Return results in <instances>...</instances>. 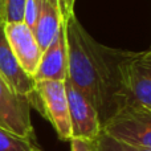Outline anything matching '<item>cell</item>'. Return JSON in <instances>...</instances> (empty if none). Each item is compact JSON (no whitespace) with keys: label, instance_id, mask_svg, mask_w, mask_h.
Here are the masks:
<instances>
[{"label":"cell","instance_id":"obj_1","mask_svg":"<svg viewBox=\"0 0 151 151\" xmlns=\"http://www.w3.org/2000/svg\"><path fill=\"white\" fill-rule=\"evenodd\" d=\"M64 24L68 45L66 80L96 107L102 123L119 106L121 66L130 50L99 44L74 13Z\"/></svg>","mask_w":151,"mask_h":151},{"label":"cell","instance_id":"obj_2","mask_svg":"<svg viewBox=\"0 0 151 151\" xmlns=\"http://www.w3.org/2000/svg\"><path fill=\"white\" fill-rule=\"evenodd\" d=\"M101 133L123 143L151 149V109L137 105L118 107L102 122Z\"/></svg>","mask_w":151,"mask_h":151},{"label":"cell","instance_id":"obj_3","mask_svg":"<svg viewBox=\"0 0 151 151\" xmlns=\"http://www.w3.org/2000/svg\"><path fill=\"white\" fill-rule=\"evenodd\" d=\"M31 107L37 109L53 126L61 141L72 139L70 117L65 81H36L35 91L28 97Z\"/></svg>","mask_w":151,"mask_h":151},{"label":"cell","instance_id":"obj_4","mask_svg":"<svg viewBox=\"0 0 151 151\" xmlns=\"http://www.w3.org/2000/svg\"><path fill=\"white\" fill-rule=\"evenodd\" d=\"M125 105L151 109V49L130 52L122 63L118 107Z\"/></svg>","mask_w":151,"mask_h":151},{"label":"cell","instance_id":"obj_5","mask_svg":"<svg viewBox=\"0 0 151 151\" xmlns=\"http://www.w3.org/2000/svg\"><path fill=\"white\" fill-rule=\"evenodd\" d=\"M31 109L28 97L13 91L0 76V127L33 141Z\"/></svg>","mask_w":151,"mask_h":151},{"label":"cell","instance_id":"obj_6","mask_svg":"<svg viewBox=\"0 0 151 151\" xmlns=\"http://www.w3.org/2000/svg\"><path fill=\"white\" fill-rule=\"evenodd\" d=\"M65 90L70 117L72 138L96 141L101 133L102 126L98 111L68 80H65Z\"/></svg>","mask_w":151,"mask_h":151},{"label":"cell","instance_id":"obj_7","mask_svg":"<svg viewBox=\"0 0 151 151\" xmlns=\"http://www.w3.org/2000/svg\"><path fill=\"white\" fill-rule=\"evenodd\" d=\"M5 39L23 70L31 77L36 73L42 55L35 33L24 21L3 24Z\"/></svg>","mask_w":151,"mask_h":151},{"label":"cell","instance_id":"obj_8","mask_svg":"<svg viewBox=\"0 0 151 151\" xmlns=\"http://www.w3.org/2000/svg\"><path fill=\"white\" fill-rule=\"evenodd\" d=\"M68 76V45L65 24L60 27L57 35L47 49L42 50L40 64L33 76L35 81H65Z\"/></svg>","mask_w":151,"mask_h":151},{"label":"cell","instance_id":"obj_9","mask_svg":"<svg viewBox=\"0 0 151 151\" xmlns=\"http://www.w3.org/2000/svg\"><path fill=\"white\" fill-rule=\"evenodd\" d=\"M0 76L20 96L29 97L35 91L36 81L27 74L17 63L5 39L3 24H0Z\"/></svg>","mask_w":151,"mask_h":151},{"label":"cell","instance_id":"obj_10","mask_svg":"<svg viewBox=\"0 0 151 151\" xmlns=\"http://www.w3.org/2000/svg\"><path fill=\"white\" fill-rule=\"evenodd\" d=\"M64 20L61 16L58 0H40V9L33 33L42 50L47 49L57 35Z\"/></svg>","mask_w":151,"mask_h":151},{"label":"cell","instance_id":"obj_11","mask_svg":"<svg viewBox=\"0 0 151 151\" xmlns=\"http://www.w3.org/2000/svg\"><path fill=\"white\" fill-rule=\"evenodd\" d=\"M37 149L32 139L16 135L0 127V151H32Z\"/></svg>","mask_w":151,"mask_h":151},{"label":"cell","instance_id":"obj_12","mask_svg":"<svg viewBox=\"0 0 151 151\" xmlns=\"http://www.w3.org/2000/svg\"><path fill=\"white\" fill-rule=\"evenodd\" d=\"M96 151H151V149L123 143L105 135L104 133H99L96 139Z\"/></svg>","mask_w":151,"mask_h":151},{"label":"cell","instance_id":"obj_13","mask_svg":"<svg viewBox=\"0 0 151 151\" xmlns=\"http://www.w3.org/2000/svg\"><path fill=\"white\" fill-rule=\"evenodd\" d=\"M25 0H3V13L5 23L23 21Z\"/></svg>","mask_w":151,"mask_h":151},{"label":"cell","instance_id":"obj_14","mask_svg":"<svg viewBox=\"0 0 151 151\" xmlns=\"http://www.w3.org/2000/svg\"><path fill=\"white\" fill-rule=\"evenodd\" d=\"M39 9H40V0H25L23 21L32 29V31H33L35 24H36V21H37Z\"/></svg>","mask_w":151,"mask_h":151},{"label":"cell","instance_id":"obj_15","mask_svg":"<svg viewBox=\"0 0 151 151\" xmlns=\"http://www.w3.org/2000/svg\"><path fill=\"white\" fill-rule=\"evenodd\" d=\"M69 142H70V151H96V141L72 138Z\"/></svg>","mask_w":151,"mask_h":151},{"label":"cell","instance_id":"obj_16","mask_svg":"<svg viewBox=\"0 0 151 151\" xmlns=\"http://www.w3.org/2000/svg\"><path fill=\"white\" fill-rule=\"evenodd\" d=\"M74 3L76 0H58V4H60V11H61V16H63V20L65 21L69 16H72L74 13Z\"/></svg>","mask_w":151,"mask_h":151},{"label":"cell","instance_id":"obj_17","mask_svg":"<svg viewBox=\"0 0 151 151\" xmlns=\"http://www.w3.org/2000/svg\"><path fill=\"white\" fill-rule=\"evenodd\" d=\"M0 24H4V13H3V0H0Z\"/></svg>","mask_w":151,"mask_h":151},{"label":"cell","instance_id":"obj_18","mask_svg":"<svg viewBox=\"0 0 151 151\" xmlns=\"http://www.w3.org/2000/svg\"><path fill=\"white\" fill-rule=\"evenodd\" d=\"M32 151H40L39 149H35V150H32Z\"/></svg>","mask_w":151,"mask_h":151}]
</instances>
